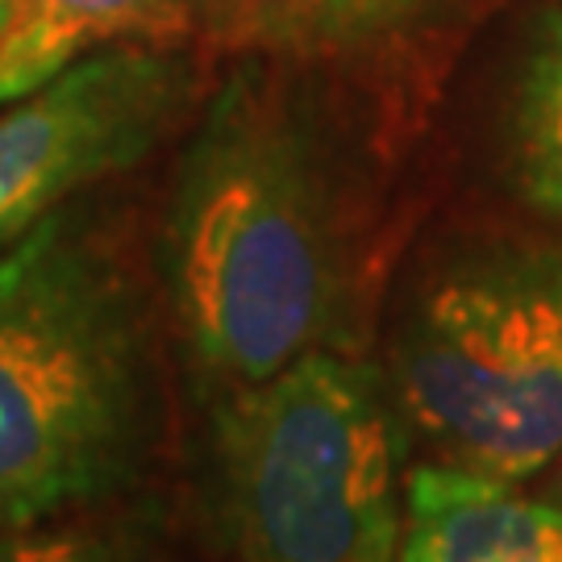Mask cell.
Returning <instances> with one entry per match:
<instances>
[{
  "mask_svg": "<svg viewBox=\"0 0 562 562\" xmlns=\"http://www.w3.org/2000/svg\"><path fill=\"white\" fill-rule=\"evenodd\" d=\"M204 92L159 222V283L209 396L359 350L413 109L338 67L241 59Z\"/></svg>",
  "mask_w": 562,
  "mask_h": 562,
  "instance_id": "obj_1",
  "label": "cell"
},
{
  "mask_svg": "<svg viewBox=\"0 0 562 562\" xmlns=\"http://www.w3.org/2000/svg\"><path fill=\"white\" fill-rule=\"evenodd\" d=\"M155 308L101 204L0 250V529L138 483L159 442Z\"/></svg>",
  "mask_w": 562,
  "mask_h": 562,
  "instance_id": "obj_2",
  "label": "cell"
},
{
  "mask_svg": "<svg viewBox=\"0 0 562 562\" xmlns=\"http://www.w3.org/2000/svg\"><path fill=\"white\" fill-rule=\"evenodd\" d=\"M387 383L429 459L529 483L562 454V238L467 234L413 276Z\"/></svg>",
  "mask_w": 562,
  "mask_h": 562,
  "instance_id": "obj_3",
  "label": "cell"
},
{
  "mask_svg": "<svg viewBox=\"0 0 562 562\" xmlns=\"http://www.w3.org/2000/svg\"><path fill=\"white\" fill-rule=\"evenodd\" d=\"M408 425L387 371L359 350H308L213 396L209 483L238 562H396Z\"/></svg>",
  "mask_w": 562,
  "mask_h": 562,
  "instance_id": "obj_4",
  "label": "cell"
},
{
  "mask_svg": "<svg viewBox=\"0 0 562 562\" xmlns=\"http://www.w3.org/2000/svg\"><path fill=\"white\" fill-rule=\"evenodd\" d=\"M217 63L196 42H109L0 109V250L171 134H188Z\"/></svg>",
  "mask_w": 562,
  "mask_h": 562,
  "instance_id": "obj_5",
  "label": "cell"
},
{
  "mask_svg": "<svg viewBox=\"0 0 562 562\" xmlns=\"http://www.w3.org/2000/svg\"><path fill=\"white\" fill-rule=\"evenodd\" d=\"M459 13L462 0H201L192 42L213 63L262 55L338 67L417 113Z\"/></svg>",
  "mask_w": 562,
  "mask_h": 562,
  "instance_id": "obj_6",
  "label": "cell"
},
{
  "mask_svg": "<svg viewBox=\"0 0 562 562\" xmlns=\"http://www.w3.org/2000/svg\"><path fill=\"white\" fill-rule=\"evenodd\" d=\"M396 562H562V504L525 483L425 459L404 475Z\"/></svg>",
  "mask_w": 562,
  "mask_h": 562,
  "instance_id": "obj_7",
  "label": "cell"
},
{
  "mask_svg": "<svg viewBox=\"0 0 562 562\" xmlns=\"http://www.w3.org/2000/svg\"><path fill=\"white\" fill-rule=\"evenodd\" d=\"M201 0H18L0 34V109L109 42H192Z\"/></svg>",
  "mask_w": 562,
  "mask_h": 562,
  "instance_id": "obj_8",
  "label": "cell"
},
{
  "mask_svg": "<svg viewBox=\"0 0 562 562\" xmlns=\"http://www.w3.org/2000/svg\"><path fill=\"white\" fill-rule=\"evenodd\" d=\"M504 171L538 217L562 229V9L529 30L504 104Z\"/></svg>",
  "mask_w": 562,
  "mask_h": 562,
  "instance_id": "obj_9",
  "label": "cell"
},
{
  "mask_svg": "<svg viewBox=\"0 0 562 562\" xmlns=\"http://www.w3.org/2000/svg\"><path fill=\"white\" fill-rule=\"evenodd\" d=\"M0 529V562H150L134 542H121L101 529L63 525V529Z\"/></svg>",
  "mask_w": 562,
  "mask_h": 562,
  "instance_id": "obj_10",
  "label": "cell"
},
{
  "mask_svg": "<svg viewBox=\"0 0 562 562\" xmlns=\"http://www.w3.org/2000/svg\"><path fill=\"white\" fill-rule=\"evenodd\" d=\"M546 471H550V475H546V496H550L554 504H562V454L550 462Z\"/></svg>",
  "mask_w": 562,
  "mask_h": 562,
  "instance_id": "obj_11",
  "label": "cell"
},
{
  "mask_svg": "<svg viewBox=\"0 0 562 562\" xmlns=\"http://www.w3.org/2000/svg\"><path fill=\"white\" fill-rule=\"evenodd\" d=\"M13 13H18V0H0V34L9 30V21H13Z\"/></svg>",
  "mask_w": 562,
  "mask_h": 562,
  "instance_id": "obj_12",
  "label": "cell"
},
{
  "mask_svg": "<svg viewBox=\"0 0 562 562\" xmlns=\"http://www.w3.org/2000/svg\"><path fill=\"white\" fill-rule=\"evenodd\" d=\"M550 4H559V9H562V0H550Z\"/></svg>",
  "mask_w": 562,
  "mask_h": 562,
  "instance_id": "obj_13",
  "label": "cell"
}]
</instances>
